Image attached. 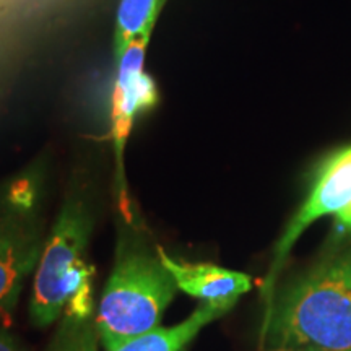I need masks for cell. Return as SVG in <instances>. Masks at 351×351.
Instances as JSON below:
<instances>
[{"mask_svg": "<svg viewBox=\"0 0 351 351\" xmlns=\"http://www.w3.org/2000/svg\"><path fill=\"white\" fill-rule=\"evenodd\" d=\"M0 351H28V348L5 328H0Z\"/></svg>", "mask_w": 351, "mask_h": 351, "instance_id": "8fae6325", "label": "cell"}, {"mask_svg": "<svg viewBox=\"0 0 351 351\" xmlns=\"http://www.w3.org/2000/svg\"><path fill=\"white\" fill-rule=\"evenodd\" d=\"M261 340L270 350L351 351V251L317 263L275 293Z\"/></svg>", "mask_w": 351, "mask_h": 351, "instance_id": "6da1fadb", "label": "cell"}, {"mask_svg": "<svg viewBox=\"0 0 351 351\" xmlns=\"http://www.w3.org/2000/svg\"><path fill=\"white\" fill-rule=\"evenodd\" d=\"M351 202V147L335 153L320 168L309 195L301 205L300 212L291 218L282 238L275 245L274 257L262 285V296L265 309L271 304L276 293L280 271L291 252L293 245L301 238L307 226L315 219L330 213H339Z\"/></svg>", "mask_w": 351, "mask_h": 351, "instance_id": "5b68a950", "label": "cell"}, {"mask_svg": "<svg viewBox=\"0 0 351 351\" xmlns=\"http://www.w3.org/2000/svg\"><path fill=\"white\" fill-rule=\"evenodd\" d=\"M178 291L158 245L152 249L138 231L124 225L95 317L104 351L160 327Z\"/></svg>", "mask_w": 351, "mask_h": 351, "instance_id": "7a4b0ae2", "label": "cell"}, {"mask_svg": "<svg viewBox=\"0 0 351 351\" xmlns=\"http://www.w3.org/2000/svg\"><path fill=\"white\" fill-rule=\"evenodd\" d=\"M166 0H121L117 7L116 32H114V56L124 54L129 44L148 25L156 23Z\"/></svg>", "mask_w": 351, "mask_h": 351, "instance_id": "9c48e42d", "label": "cell"}, {"mask_svg": "<svg viewBox=\"0 0 351 351\" xmlns=\"http://www.w3.org/2000/svg\"><path fill=\"white\" fill-rule=\"evenodd\" d=\"M34 176L13 182L0 200V322L10 324L21 289L36 270L46 238L38 217Z\"/></svg>", "mask_w": 351, "mask_h": 351, "instance_id": "277c9868", "label": "cell"}, {"mask_svg": "<svg viewBox=\"0 0 351 351\" xmlns=\"http://www.w3.org/2000/svg\"><path fill=\"white\" fill-rule=\"evenodd\" d=\"M93 225L85 197L69 194L34 270L29 317L36 327L52 326L64 315L90 319L93 314L95 269L86 258Z\"/></svg>", "mask_w": 351, "mask_h": 351, "instance_id": "3957f363", "label": "cell"}, {"mask_svg": "<svg viewBox=\"0 0 351 351\" xmlns=\"http://www.w3.org/2000/svg\"><path fill=\"white\" fill-rule=\"evenodd\" d=\"M337 225L340 230L351 231V202L337 213Z\"/></svg>", "mask_w": 351, "mask_h": 351, "instance_id": "7c38bea8", "label": "cell"}, {"mask_svg": "<svg viewBox=\"0 0 351 351\" xmlns=\"http://www.w3.org/2000/svg\"><path fill=\"white\" fill-rule=\"evenodd\" d=\"M99 335L95 319L64 315L47 351H98Z\"/></svg>", "mask_w": 351, "mask_h": 351, "instance_id": "30bf717a", "label": "cell"}, {"mask_svg": "<svg viewBox=\"0 0 351 351\" xmlns=\"http://www.w3.org/2000/svg\"><path fill=\"white\" fill-rule=\"evenodd\" d=\"M232 306V302H202L182 322L171 327L160 326L108 351H186L208 324L230 313Z\"/></svg>", "mask_w": 351, "mask_h": 351, "instance_id": "ba28073f", "label": "cell"}, {"mask_svg": "<svg viewBox=\"0 0 351 351\" xmlns=\"http://www.w3.org/2000/svg\"><path fill=\"white\" fill-rule=\"evenodd\" d=\"M158 254L165 267L173 275L179 291L197 298L202 302H232L252 288V278L243 271H236L213 263H194L169 256L158 245Z\"/></svg>", "mask_w": 351, "mask_h": 351, "instance_id": "52a82bcc", "label": "cell"}, {"mask_svg": "<svg viewBox=\"0 0 351 351\" xmlns=\"http://www.w3.org/2000/svg\"><path fill=\"white\" fill-rule=\"evenodd\" d=\"M153 26L148 25L137 38L129 44L119 59H117V77L112 90V140L117 158V173H119L121 205L127 215V186L124 182L122 156L132 127L140 114L158 103V88L152 75L143 69L145 54L150 44Z\"/></svg>", "mask_w": 351, "mask_h": 351, "instance_id": "8992f818", "label": "cell"}, {"mask_svg": "<svg viewBox=\"0 0 351 351\" xmlns=\"http://www.w3.org/2000/svg\"><path fill=\"white\" fill-rule=\"evenodd\" d=\"M270 351H296V350H270Z\"/></svg>", "mask_w": 351, "mask_h": 351, "instance_id": "4fadbf2b", "label": "cell"}]
</instances>
